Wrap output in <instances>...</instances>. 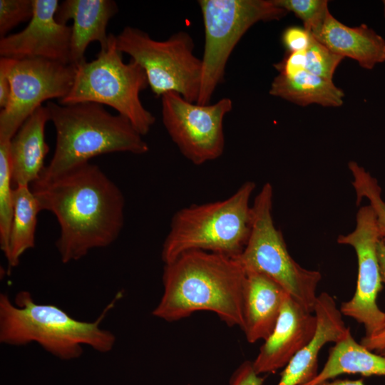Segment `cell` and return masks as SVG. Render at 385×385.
I'll list each match as a JSON object with an SVG mask.
<instances>
[{
    "mask_svg": "<svg viewBox=\"0 0 385 385\" xmlns=\"http://www.w3.org/2000/svg\"><path fill=\"white\" fill-rule=\"evenodd\" d=\"M205 31L202 76L197 103L210 104L224 81L228 59L254 24L278 21L289 12L273 0H199Z\"/></svg>",
    "mask_w": 385,
    "mask_h": 385,
    "instance_id": "obj_8",
    "label": "cell"
},
{
    "mask_svg": "<svg viewBox=\"0 0 385 385\" xmlns=\"http://www.w3.org/2000/svg\"><path fill=\"white\" fill-rule=\"evenodd\" d=\"M317 385H365L363 379L349 380V379H336L331 381L327 380L319 383Z\"/></svg>",
    "mask_w": 385,
    "mask_h": 385,
    "instance_id": "obj_34",
    "label": "cell"
},
{
    "mask_svg": "<svg viewBox=\"0 0 385 385\" xmlns=\"http://www.w3.org/2000/svg\"><path fill=\"white\" fill-rule=\"evenodd\" d=\"M116 46L144 69L149 86L158 97L175 92L197 103L201 83L202 61L194 53L192 37L179 31L164 41L152 38L135 27L125 26L115 36Z\"/></svg>",
    "mask_w": 385,
    "mask_h": 385,
    "instance_id": "obj_9",
    "label": "cell"
},
{
    "mask_svg": "<svg viewBox=\"0 0 385 385\" xmlns=\"http://www.w3.org/2000/svg\"><path fill=\"white\" fill-rule=\"evenodd\" d=\"M56 133V148L39 179L48 180L99 155L125 152L141 155L148 144L126 118L108 112L103 105L47 102Z\"/></svg>",
    "mask_w": 385,
    "mask_h": 385,
    "instance_id": "obj_4",
    "label": "cell"
},
{
    "mask_svg": "<svg viewBox=\"0 0 385 385\" xmlns=\"http://www.w3.org/2000/svg\"><path fill=\"white\" fill-rule=\"evenodd\" d=\"M33 13V0H0L1 38L19 24L30 21Z\"/></svg>",
    "mask_w": 385,
    "mask_h": 385,
    "instance_id": "obj_27",
    "label": "cell"
},
{
    "mask_svg": "<svg viewBox=\"0 0 385 385\" xmlns=\"http://www.w3.org/2000/svg\"><path fill=\"white\" fill-rule=\"evenodd\" d=\"M344 374L385 376V356L374 353L358 343L349 329L346 336L331 348L322 370L304 385H317Z\"/></svg>",
    "mask_w": 385,
    "mask_h": 385,
    "instance_id": "obj_20",
    "label": "cell"
},
{
    "mask_svg": "<svg viewBox=\"0 0 385 385\" xmlns=\"http://www.w3.org/2000/svg\"><path fill=\"white\" fill-rule=\"evenodd\" d=\"M118 294L94 322L71 317L53 304L35 302L28 291H20L13 303L6 294L0 295V342L23 346L36 342L46 351L62 360L80 357L83 346L97 351H110L115 337L101 328V323L119 299Z\"/></svg>",
    "mask_w": 385,
    "mask_h": 385,
    "instance_id": "obj_3",
    "label": "cell"
},
{
    "mask_svg": "<svg viewBox=\"0 0 385 385\" xmlns=\"http://www.w3.org/2000/svg\"><path fill=\"white\" fill-rule=\"evenodd\" d=\"M270 94L301 106L312 103L324 107H339L344 103V93L332 80L307 71L293 76L279 73L272 81Z\"/></svg>",
    "mask_w": 385,
    "mask_h": 385,
    "instance_id": "obj_21",
    "label": "cell"
},
{
    "mask_svg": "<svg viewBox=\"0 0 385 385\" xmlns=\"http://www.w3.org/2000/svg\"><path fill=\"white\" fill-rule=\"evenodd\" d=\"M118 11L117 3L113 0H66L59 4L56 19L64 24L70 19L73 21L71 64L76 66L86 59L85 51L93 41L99 43L101 50L107 48V26Z\"/></svg>",
    "mask_w": 385,
    "mask_h": 385,
    "instance_id": "obj_16",
    "label": "cell"
},
{
    "mask_svg": "<svg viewBox=\"0 0 385 385\" xmlns=\"http://www.w3.org/2000/svg\"><path fill=\"white\" fill-rule=\"evenodd\" d=\"M232 106L230 98L200 105L185 100L178 93L168 92L161 96L162 120L180 152L199 165L222 155L223 120Z\"/></svg>",
    "mask_w": 385,
    "mask_h": 385,
    "instance_id": "obj_10",
    "label": "cell"
},
{
    "mask_svg": "<svg viewBox=\"0 0 385 385\" xmlns=\"http://www.w3.org/2000/svg\"><path fill=\"white\" fill-rule=\"evenodd\" d=\"M264 381L255 371L252 361H245L233 372L228 385H262Z\"/></svg>",
    "mask_w": 385,
    "mask_h": 385,
    "instance_id": "obj_30",
    "label": "cell"
},
{
    "mask_svg": "<svg viewBox=\"0 0 385 385\" xmlns=\"http://www.w3.org/2000/svg\"><path fill=\"white\" fill-rule=\"evenodd\" d=\"M116 46L115 36L109 34L106 48L96 59H86L76 65L69 93L59 100L61 105L95 103L112 107L126 118L135 130L145 135L155 122V115L143 105L140 93L148 86L144 69L131 59L124 63Z\"/></svg>",
    "mask_w": 385,
    "mask_h": 385,
    "instance_id": "obj_6",
    "label": "cell"
},
{
    "mask_svg": "<svg viewBox=\"0 0 385 385\" xmlns=\"http://www.w3.org/2000/svg\"><path fill=\"white\" fill-rule=\"evenodd\" d=\"M381 354V355H383V356H385V351H384L383 353H381V354Z\"/></svg>",
    "mask_w": 385,
    "mask_h": 385,
    "instance_id": "obj_36",
    "label": "cell"
},
{
    "mask_svg": "<svg viewBox=\"0 0 385 385\" xmlns=\"http://www.w3.org/2000/svg\"><path fill=\"white\" fill-rule=\"evenodd\" d=\"M76 66L45 58L14 59L9 103L0 112V139L11 140L42 103L64 98L75 78Z\"/></svg>",
    "mask_w": 385,
    "mask_h": 385,
    "instance_id": "obj_11",
    "label": "cell"
},
{
    "mask_svg": "<svg viewBox=\"0 0 385 385\" xmlns=\"http://www.w3.org/2000/svg\"><path fill=\"white\" fill-rule=\"evenodd\" d=\"M50 121L46 106L36 109L10 140L11 177L14 187L31 186L39 179L49 148L45 140V127Z\"/></svg>",
    "mask_w": 385,
    "mask_h": 385,
    "instance_id": "obj_18",
    "label": "cell"
},
{
    "mask_svg": "<svg viewBox=\"0 0 385 385\" xmlns=\"http://www.w3.org/2000/svg\"><path fill=\"white\" fill-rule=\"evenodd\" d=\"M34 13L20 32L0 40L1 57L45 58L70 64L71 26L56 19L58 0H33Z\"/></svg>",
    "mask_w": 385,
    "mask_h": 385,
    "instance_id": "obj_13",
    "label": "cell"
},
{
    "mask_svg": "<svg viewBox=\"0 0 385 385\" xmlns=\"http://www.w3.org/2000/svg\"><path fill=\"white\" fill-rule=\"evenodd\" d=\"M314 314L317 329L312 340L300 349L284 367L277 385H304L318 374V356L327 343H337L350 329L346 327L342 314L334 297L327 292L317 296Z\"/></svg>",
    "mask_w": 385,
    "mask_h": 385,
    "instance_id": "obj_15",
    "label": "cell"
},
{
    "mask_svg": "<svg viewBox=\"0 0 385 385\" xmlns=\"http://www.w3.org/2000/svg\"><path fill=\"white\" fill-rule=\"evenodd\" d=\"M274 4L292 12L300 19L304 28L312 35L322 28L327 15L330 13L327 0H273Z\"/></svg>",
    "mask_w": 385,
    "mask_h": 385,
    "instance_id": "obj_25",
    "label": "cell"
},
{
    "mask_svg": "<svg viewBox=\"0 0 385 385\" xmlns=\"http://www.w3.org/2000/svg\"><path fill=\"white\" fill-rule=\"evenodd\" d=\"M316 329L315 314L287 294L272 332L252 361L256 373H273L284 368L312 340Z\"/></svg>",
    "mask_w": 385,
    "mask_h": 385,
    "instance_id": "obj_14",
    "label": "cell"
},
{
    "mask_svg": "<svg viewBox=\"0 0 385 385\" xmlns=\"http://www.w3.org/2000/svg\"><path fill=\"white\" fill-rule=\"evenodd\" d=\"M311 34L304 28L291 26L286 29L282 36V41L287 52L304 51L309 46Z\"/></svg>",
    "mask_w": 385,
    "mask_h": 385,
    "instance_id": "obj_28",
    "label": "cell"
},
{
    "mask_svg": "<svg viewBox=\"0 0 385 385\" xmlns=\"http://www.w3.org/2000/svg\"><path fill=\"white\" fill-rule=\"evenodd\" d=\"M14 59L1 57L0 58V107L4 109L9 101L11 93V70Z\"/></svg>",
    "mask_w": 385,
    "mask_h": 385,
    "instance_id": "obj_31",
    "label": "cell"
},
{
    "mask_svg": "<svg viewBox=\"0 0 385 385\" xmlns=\"http://www.w3.org/2000/svg\"><path fill=\"white\" fill-rule=\"evenodd\" d=\"M377 256L383 284H385V243L379 240L377 244Z\"/></svg>",
    "mask_w": 385,
    "mask_h": 385,
    "instance_id": "obj_33",
    "label": "cell"
},
{
    "mask_svg": "<svg viewBox=\"0 0 385 385\" xmlns=\"http://www.w3.org/2000/svg\"><path fill=\"white\" fill-rule=\"evenodd\" d=\"M380 237L374 212L369 205L360 207L356 217L355 229L339 235L337 242L352 247L358 264L355 292L340 306L342 315L364 325L365 336L376 332L385 322V312L377 304V297L383 289L377 256Z\"/></svg>",
    "mask_w": 385,
    "mask_h": 385,
    "instance_id": "obj_12",
    "label": "cell"
},
{
    "mask_svg": "<svg viewBox=\"0 0 385 385\" xmlns=\"http://www.w3.org/2000/svg\"><path fill=\"white\" fill-rule=\"evenodd\" d=\"M333 52L349 57L371 70L385 61V39L366 24L348 26L330 13L321 29L312 35Z\"/></svg>",
    "mask_w": 385,
    "mask_h": 385,
    "instance_id": "obj_19",
    "label": "cell"
},
{
    "mask_svg": "<svg viewBox=\"0 0 385 385\" xmlns=\"http://www.w3.org/2000/svg\"><path fill=\"white\" fill-rule=\"evenodd\" d=\"M255 187L254 182L247 181L227 199L176 212L162 247L164 264L191 250L240 255L250 233V200Z\"/></svg>",
    "mask_w": 385,
    "mask_h": 385,
    "instance_id": "obj_5",
    "label": "cell"
},
{
    "mask_svg": "<svg viewBox=\"0 0 385 385\" xmlns=\"http://www.w3.org/2000/svg\"><path fill=\"white\" fill-rule=\"evenodd\" d=\"M360 343L368 349L376 351L379 354L385 351V322L376 332L364 336Z\"/></svg>",
    "mask_w": 385,
    "mask_h": 385,
    "instance_id": "obj_32",
    "label": "cell"
},
{
    "mask_svg": "<svg viewBox=\"0 0 385 385\" xmlns=\"http://www.w3.org/2000/svg\"><path fill=\"white\" fill-rule=\"evenodd\" d=\"M287 294L267 276L246 272L241 329L249 343L265 340L270 336Z\"/></svg>",
    "mask_w": 385,
    "mask_h": 385,
    "instance_id": "obj_17",
    "label": "cell"
},
{
    "mask_svg": "<svg viewBox=\"0 0 385 385\" xmlns=\"http://www.w3.org/2000/svg\"><path fill=\"white\" fill-rule=\"evenodd\" d=\"M348 166L353 177L356 203L359 204L364 197L369 200L375 215L380 240L385 243V202L381 198V188L377 180L356 162H349Z\"/></svg>",
    "mask_w": 385,
    "mask_h": 385,
    "instance_id": "obj_24",
    "label": "cell"
},
{
    "mask_svg": "<svg viewBox=\"0 0 385 385\" xmlns=\"http://www.w3.org/2000/svg\"><path fill=\"white\" fill-rule=\"evenodd\" d=\"M306 71L329 80H332L337 66L344 58L317 41L312 34L306 50Z\"/></svg>",
    "mask_w": 385,
    "mask_h": 385,
    "instance_id": "obj_26",
    "label": "cell"
},
{
    "mask_svg": "<svg viewBox=\"0 0 385 385\" xmlns=\"http://www.w3.org/2000/svg\"><path fill=\"white\" fill-rule=\"evenodd\" d=\"M306 50L287 52L284 58L274 65L279 73L287 76H293L306 71Z\"/></svg>",
    "mask_w": 385,
    "mask_h": 385,
    "instance_id": "obj_29",
    "label": "cell"
},
{
    "mask_svg": "<svg viewBox=\"0 0 385 385\" xmlns=\"http://www.w3.org/2000/svg\"><path fill=\"white\" fill-rule=\"evenodd\" d=\"M14 188L13 218L7 250L4 254L9 268L16 267L22 255L34 247L37 216L41 211L29 185Z\"/></svg>",
    "mask_w": 385,
    "mask_h": 385,
    "instance_id": "obj_22",
    "label": "cell"
},
{
    "mask_svg": "<svg viewBox=\"0 0 385 385\" xmlns=\"http://www.w3.org/2000/svg\"><path fill=\"white\" fill-rule=\"evenodd\" d=\"M382 2H383V5H384V17H385V0H384Z\"/></svg>",
    "mask_w": 385,
    "mask_h": 385,
    "instance_id": "obj_35",
    "label": "cell"
},
{
    "mask_svg": "<svg viewBox=\"0 0 385 385\" xmlns=\"http://www.w3.org/2000/svg\"><path fill=\"white\" fill-rule=\"evenodd\" d=\"M31 188L40 210L57 218L60 235L56 245L64 264L111 245L123 227L122 192L89 162L51 179H38Z\"/></svg>",
    "mask_w": 385,
    "mask_h": 385,
    "instance_id": "obj_1",
    "label": "cell"
},
{
    "mask_svg": "<svg viewBox=\"0 0 385 385\" xmlns=\"http://www.w3.org/2000/svg\"><path fill=\"white\" fill-rule=\"evenodd\" d=\"M10 140L0 139V248L4 254L8 247L14 213Z\"/></svg>",
    "mask_w": 385,
    "mask_h": 385,
    "instance_id": "obj_23",
    "label": "cell"
},
{
    "mask_svg": "<svg viewBox=\"0 0 385 385\" xmlns=\"http://www.w3.org/2000/svg\"><path fill=\"white\" fill-rule=\"evenodd\" d=\"M272 186L265 183L251 205L252 223L247 242L236 258L245 272L263 274L279 285L296 302L314 313L319 271L301 267L290 255L281 232L274 224Z\"/></svg>",
    "mask_w": 385,
    "mask_h": 385,
    "instance_id": "obj_7",
    "label": "cell"
},
{
    "mask_svg": "<svg viewBox=\"0 0 385 385\" xmlns=\"http://www.w3.org/2000/svg\"><path fill=\"white\" fill-rule=\"evenodd\" d=\"M246 272L222 254L191 250L165 264L163 293L152 314L167 322L210 311L230 327L242 326Z\"/></svg>",
    "mask_w": 385,
    "mask_h": 385,
    "instance_id": "obj_2",
    "label": "cell"
}]
</instances>
